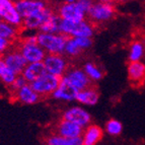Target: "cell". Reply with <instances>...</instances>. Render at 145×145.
<instances>
[{
  "label": "cell",
  "mask_w": 145,
  "mask_h": 145,
  "mask_svg": "<svg viewBox=\"0 0 145 145\" xmlns=\"http://www.w3.org/2000/svg\"><path fill=\"white\" fill-rule=\"evenodd\" d=\"M12 47V42L6 39L0 38V57H2L6 52Z\"/></svg>",
  "instance_id": "1f68e13d"
},
{
  "label": "cell",
  "mask_w": 145,
  "mask_h": 145,
  "mask_svg": "<svg viewBox=\"0 0 145 145\" xmlns=\"http://www.w3.org/2000/svg\"><path fill=\"white\" fill-rule=\"evenodd\" d=\"M27 83V80L22 77V75H17L16 78H15V80L13 81V83L9 86L10 90H11V92L16 91V90H18L20 88H22V86H24Z\"/></svg>",
  "instance_id": "f546056e"
},
{
  "label": "cell",
  "mask_w": 145,
  "mask_h": 145,
  "mask_svg": "<svg viewBox=\"0 0 145 145\" xmlns=\"http://www.w3.org/2000/svg\"><path fill=\"white\" fill-rule=\"evenodd\" d=\"M115 15L116 6L113 2H94L86 14V17L87 20L95 25L111 22Z\"/></svg>",
  "instance_id": "3957f363"
},
{
  "label": "cell",
  "mask_w": 145,
  "mask_h": 145,
  "mask_svg": "<svg viewBox=\"0 0 145 145\" xmlns=\"http://www.w3.org/2000/svg\"><path fill=\"white\" fill-rule=\"evenodd\" d=\"M37 41L39 46L46 52V54L53 55H64L67 37L61 33L57 34H37Z\"/></svg>",
  "instance_id": "7a4b0ae2"
},
{
  "label": "cell",
  "mask_w": 145,
  "mask_h": 145,
  "mask_svg": "<svg viewBox=\"0 0 145 145\" xmlns=\"http://www.w3.org/2000/svg\"><path fill=\"white\" fill-rule=\"evenodd\" d=\"M54 12L50 6H47L46 8H44L41 11L37 12L35 14L31 15V16L24 18L22 22V29H24L27 31H39L40 27H42V24L46 22L50 15Z\"/></svg>",
  "instance_id": "5bb4252c"
},
{
  "label": "cell",
  "mask_w": 145,
  "mask_h": 145,
  "mask_svg": "<svg viewBox=\"0 0 145 145\" xmlns=\"http://www.w3.org/2000/svg\"><path fill=\"white\" fill-rule=\"evenodd\" d=\"M64 120L70 121L81 128H86L91 124V115L85 108L80 106H72L64 110L62 113V118Z\"/></svg>",
  "instance_id": "8992f818"
},
{
  "label": "cell",
  "mask_w": 145,
  "mask_h": 145,
  "mask_svg": "<svg viewBox=\"0 0 145 145\" xmlns=\"http://www.w3.org/2000/svg\"><path fill=\"white\" fill-rule=\"evenodd\" d=\"M56 13L60 17V20L67 22H80L86 20V14L78 7L76 2L64 3L60 4L56 10Z\"/></svg>",
  "instance_id": "7c38bea8"
},
{
  "label": "cell",
  "mask_w": 145,
  "mask_h": 145,
  "mask_svg": "<svg viewBox=\"0 0 145 145\" xmlns=\"http://www.w3.org/2000/svg\"><path fill=\"white\" fill-rule=\"evenodd\" d=\"M82 51L89 50L92 46V39L91 38H73Z\"/></svg>",
  "instance_id": "f1b7e54d"
},
{
  "label": "cell",
  "mask_w": 145,
  "mask_h": 145,
  "mask_svg": "<svg viewBox=\"0 0 145 145\" xmlns=\"http://www.w3.org/2000/svg\"><path fill=\"white\" fill-rule=\"evenodd\" d=\"M93 2H113V0H93Z\"/></svg>",
  "instance_id": "836d02e7"
},
{
  "label": "cell",
  "mask_w": 145,
  "mask_h": 145,
  "mask_svg": "<svg viewBox=\"0 0 145 145\" xmlns=\"http://www.w3.org/2000/svg\"><path fill=\"white\" fill-rule=\"evenodd\" d=\"M14 1H15V0H14Z\"/></svg>",
  "instance_id": "d590c367"
},
{
  "label": "cell",
  "mask_w": 145,
  "mask_h": 145,
  "mask_svg": "<svg viewBox=\"0 0 145 145\" xmlns=\"http://www.w3.org/2000/svg\"><path fill=\"white\" fill-rule=\"evenodd\" d=\"M104 137V130L99 125L90 124L83 129L81 134L82 145H97Z\"/></svg>",
  "instance_id": "ac0fdd59"
},
{
  "label": "cell",
  "mask_w": 145,
  "mask_h": 145,
  "mask_svg": "<svg viewBox=\"0 0 145 145\" xmlns=\"http://www.w3.org/2000/svg\"><path fill=\"white\" fill-rule=\"evenodd\" d=\"M82 50L78 47V45L76 44L75 40L73 38H67L65 45V50H64V55L66 56V58H77L82 54Z\"/></svg>",
  "instance_id": "4316f807"
},
{
  "label": "cell",
  "mask_w": 145,
  "mask_h": 145,
  "mask_svg": "<svg viewBox=\"0 0 145 145\" xmlns=\"http://www.w3.org/2000/svg\"><path fill=\"white\" fill-rule=\"evenodd\" d=\"M59 24H60V17L55 11L47 18V20L42 24L39 33L45 34H57L59 33Z\"/></svg>",
  "instance_id": "7402d4cb"
},
{
  "label": "cell",
  "mask_w": 145,
  "mask_h": 145,
  "mask_svg": "<svg viewBox=\"0 0 145 145\" xmlns=\"http://www.w3.org/2000/svg\"><path fill=\"white\" fill-rule=\"evenodd\" d=\"M127 72L130 82L135 86H140L145 82V64L142 61L129 62Z\"/></svg>",
  "instance_id": "e0dca14e"
},
{
  "label": "cell",
  "mask_w": 145,
  "mask_h": 145,
  "mask_svg": "<svg viewBox=\"0 0 145 145\" xmlns=\"http://www.w3.org/2000/svg\"><path fill=\"white\" fill-rule=\"evenodd\" d=\"M82 69L86 73L88 78L91 80V82H99L104 77V71H103V69L97 64L91 62V61L85 62Z\"/></svg>",
  "instance_id": "603a6c76"
},
{
  "label": "cell",
  "mask_w": 145,
  "mask_h": 145,
  "mask_svg": "<svg viewBox=\"0 0 145 145\" xmlns=\"http://www.w3.org/2000/svg\"><path fill=\"white\" fill-rule=\"evenodd\" d=\"M64 77L78 91L92 85L91 80L88 78L86 73L84 72V70H83L82 68L76 67V66L68 68V70L65 73V75H64Z\"/></svg>",
  "instance_id": "9c48e42d"
},
{
  "label": "cell",
  "mask_w": 145,
  "mask_h": 145,
  "mask_svg": "<svg viewBox=\"0 0 145 145\" xmlns=\"http://www.w3.org/2000/svg\"><path fill=\"white\" fill-rule=\"evenodd\" d=\"M44 145H82V139L81 136L67 139L58 134L53 133L47 136L44 141Z\"/></svg>",
  "instance_id": "44dd1931"
},
{
  "label": "cell",
  "mask_w": 145,
  "mask_h": 145,
  "mask_svg": "<svg viewBox=\"0 0 145 145\" xmlns=\"http://www.w3.org/2000/svg\"><path fill=\"white\" fill-rule=\"evenodd\" d=\"M43 64L47 73L60 78L65 75L69 68L68 59L64 57V55L47 54L43 61Z\"/></svg>",
  "instance_id": "277c9868"
},
{
  "label": "cell",
  "mask_w": 145,
  "mask_h": 145,
  "mask_svg": "<svg viewBox=\"0 0 145 145\" xmlns=\"http://www.w3.org/2000/svg\"><path fill=\"white\" fill-rule=\"evenodd\" d=\"M145 47L140 41H134L129 46L128 59L130 62H138L144 57Z\"/></svg>",
  "instance_id": "d4e9b609"
},
{
  "label": "cell",
  "mask_w": 145,
  "mask_h": 145,
  "mask_svg": "<svg viewBox=\"0 0 145 145\" xmlns=\"http://www.w3.org/2000/svg\"><path fill=\"white\" fill-rule=\"evenodd\" d=\"M3 60H4L5 64L7 65V67L13 73L16 75H20L27 65V62L25 59L24 58V56L20 52V50L16 47L12 46L11 48L8 50L4 55L2 56Z\"/></svg>",
  "instance_id": "30bf717a"
},
{
  "label": "cell",
  "mask_w": 145,
  "mask_h": 145,
  "mask_svg": "<svg viewBox=\"0 0 145 145\" xmlns=\"http://www.w3.org/2000/svg\"><path fill=\"white\" fill-rule=\"evenodd\" d=\"M105 130L110 136L117 137L123 132V124L117 119H110L105 125Z\"/></svg>",
  "instance_id": "83f0119b"
},
{
  "label": "cell",
  "mask_w": 145,
  "mask_h": 145,
  "mask_svg": "<svg viewBox=\"0 0 145 145\" xmlns=\"http://www.w3.org/2000/svg\"><path fill=\"white\" fill-rule=\"evenodd\" d=\"M12 94L16 102L22 105H27V106L36 105L37 103H39L40 99H41L39 94L33 89V87L31 86L29 83H27L18 90L12 92Z\"/></svg>",
  "instance_id": "2e32d148"
},
{
  "label": "cell",
  "mask_w": 145,
  "mask_h": 145,
  "mask_svg": "<svg viewBox=\"0 0 145 145\" xmlns=\"http://www.w3.org/2000/svg\"><path fill=\"white\" fill-rule=\"evenodd\" d=\"M0 20L22 29L24 20L15 8L14 0H0Z\"/></svg>",
  "instance_id": "52a82bcc"
},
{
  "label": "cell",
  "mask_w": 145,
  "mask_h": 145,
  "mask_svg": "<svg viewBox=\"0 0 145 145\" xmlns=\"http://www.w3.org/2000/svg\"><path fill=\"white\" fill-rule=\"evenodd\" d=\"M83 132V128L76 124L72 123L70 121L61 119L60 121L57 123L55 128V133L58 135L62 136L64 138H74V137H80Z\"/></svg>",
  "instance_id": "9a60e30c"
},
{
  "label": "cell",
  "mask_w": 145,
  "mask_h": 145,
  "mask_svg": "<svg viewBox=\"0 0 145 145\" xmlns=\"http://www.w3.org/2000/svg\"><path fill=\"white\" fill-rule=\"evenodd\" d=\"M76 2V0H64V3H74Z\"/></svg>",
  "instance_id": "e575fe53"
},
{
  "label": "cell",
  "mask_w": 145,
  "mask_h": 145,
  "mask_svg": "<svg viewBox=\"0 0 145 145\" xmlns=\"http://www.w3.org/2000/svg\"><path fill=\"white\" fill-rule=\"evenodd\" d=\"M115 3H117V4H125V3H128L130 2V1H132V0H113Z\"/></svg>",
  "instance_id": "d6a6232c"
},
{
  "label": "cell",
  "mask_w": 145,
  "mask_h": 145,
  "mask_svg": "<svg viewBox=\"0 0 145 145\" xmlns=\"http://www.w3.org/2000/svg\"><path fill=\"white\" fill-rule=\"evenodd\" d=\"M46 72L45 66L43 62H37V63H27V65L24 69L22 73V77L27 80V83L34 82L35 80L43 76Z\"/></svg>",
  "instance_id": "ffe728a7"
},
{
  "label": "cell",
  "mask_w": 145,
  "mask_h": 145,
  "mask_svg": "<svg viewBox=\"0 0 145 145\" xmlns=\"http://www.w3.org/2000/svg\"><path fill=\"white\" fill-rule=\"evenodd\" d=\"M59 83H60V77L45 73L43 76L29 84L40 97H49L57 89Z\"/></svg>",
  "instance_id": "5b68a950"
},
{
  "label": "cell",
  "mask_w": 145,
  "mask_h": 145,
  "mask_svg": "<svg viewBox=\"0 0 145 145\" xmlns=\"http://www.w3.org/2000/svg\"><path fill=\"white\" fill-rule=\"evenodd\" d=\"M15 8L22 20L49 6L46 0H15Z\"/></svg>",
  "instance_id": "8fae6325"
},
{
  "label": "cell",
  "mask_w": 145,
  "mask_h": 145,
  "mask_svg": "<svg viewBox=\"0 0 145 145\" xmlns=\"http://www.w3.org/2000/svg\"><path fill=\"white\" fill-rule=\"evenodd\" d=\"M16 48L20 50L27 63L43 62L47 55L38 43H27L20 40L16 44Z\"/></svg>",
  "instance_id": "ba28073f"
},
{
  "label": "cell",
  "mask_w": 145,
  "mask_h": 145,
  "mask_svg": "<svg viewBox=\"0 0 145 145\" xmlns=\"http://www.w3.org/2000/svg\"><path fill=\"white\" fill-rule=\"evenodd\" d=\"M16 76L17 75L12 72L9 68L7 67V65L5 64L2 57H0V80L5 85L10 86L13 83V81L15 80Z\"/></svg>",
  "instance_id": "484cf974"
},
{
  "label": "cell",
  "mask_w": 145,
  "mask_h": 145,
  "mask_svg": "<svg viewBox=\"0 0 145 145\" xmlns=\"http://www.w3.org/2000/svg\"><path fill=\"white\" fill-rule=\"evenodd\" d=\"M93 3V0H76V4L78 5V7L82 10L85 14L88 13V11L91 8Z\"/></svg>",
  "instance_id": "4dcf8cb0"
},
{
  "label": "cell",
  "mask_w": 145,
  "mask_h": 145,
  "mask_svg": "<svg viewBox=\"0 0 145 145\" xmlns=\"http://www.w3.org/2000/svg\"><path fill=\"white\" fill-rule=\"evenodd\" d=\"M77 92L78 90L75 89L74 87L66 80V78L64 76H62L60 78L59 86L51 94V97L53 99H55V101H59V102L70 103L74 102L75 99H76Z\"/></svg>",
  "instance_id": "4fadbf2b"
},
{
  "label": "cell",
  "mask_w": 145,
  "mask_h": 145,
  "mask_svg": "<svg viewBox=\"0 0 145 145\" xmlns=\"http://www.w3.org/2000/svg\"><path fill=\"white\" fill-rule=\"evenodd\" d=\"M20 29H22L15 27L3 20H0V38L6 39L13 43L14 41H16L20 36Z\"/></svg>",
  "instance_id": "cb8c5ba5"
},
{
  "label": "cell",
  "mask_w": 145,
  "mask_h": 145,
  "mask_svg": "<svg viewBox=\"0 0 145 145\" xmlns=\"http://www.w3.org/2000/svg\"><path fill=\"white\" fill-rule=\"evenodd\" d=\"M95 27L87 20L80 22H67L60 20L59 33L67 38H91L93 37Z\"/></svg>",
  "instance_id": "6da1fadb"
},
{
  "label": "cell",
  "mask_w": 145,
  "mask_h": 145,
  "mask_svg": "<svg viewBox=\"0 0 145 145\" xmlns=\"http://www.w3.org/2000/svg\"><path fill=\"white\" fill-rule=\"evenodd\" d=\"M99 90L93 85H90V86L86 87L84 89L79 90L77 92V95H76V99H75V102H77L78 104L87 106H95L99 103Z\"/></svg>",
  "instance_id": "d6986e66"
}]
</instances>
